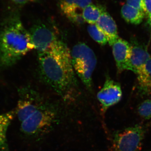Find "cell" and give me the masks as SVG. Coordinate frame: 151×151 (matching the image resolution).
Returning a JSON list of instances; mask_svg holds the SVG:
<instances>
[{
    "instance_id": "d6986e66",
    "label": "cell",
    "mask_w": 151,
    "mask_h": 151,
    "mask_svg": "<svg viewBox=\"0 0 151 151\" xmlns=\"http://www.w3.org/2000/svg\"><path fill=\"white\" fill-rule=\"evenodd\" d=\"M39 0H10L11 3L15 7V9L20 8L27 4L30 3H35L37 2Z\"/></svg>"
},
{
    "instance_id": "e0dca14e",
    "label": "cell",
    "mask_w": 151,
    "mask_h": 151,
    "mask_svg": "<svg viewBox=\"0 0 151 151\" xmlns=\"http://www.w3.org/2000/svg\"><path fill=\"white\" fill-rule=\"evenodd\" d=\"M138 113L144 119H151V99L147 100L141 103L138 108Z\"/></svg>"
},
{
    "instance_id": "5bb4252c",
    "label": "cell",
    "mask_w": 151,
    "mask_h": 151,
    "mask_svg": "<svg viewBox=\"0 0 151 151\" xmlns=\"http://www.w3.org/2000/svg\"><path fill=\"white\" fill-rule=\"evenodd\" d=\"M122 17L127 22L138 25L142 22L145 14L127 4L122 6L121 9Z\"/></svg>"
},
{
    "instance_id": "277c9868",
    "label": "cell",
    "mask_w": 151,
    "mask_h": 151,
    "mask_svg": "<svg viewBox=\"0 0 151 151\" xmlns=\"http://www.w3.org/2000/svg\"><path fill=\"white\" fill-rule=\"evenodd\" d=\"M70 55L73 69L84 85L90 89L92 73L97 64L94 52L86 44L80 42L73 47Z\"/></svg>"
},
{
    "instance_id": "8992f818",
    "label": "cell",
    "mask_w": 151,
    "mask_h": 151,
    "mask_svg": "<svg viewBox=\"0 0 151 151\" xmlns=\"http://www.w3.org/2000/svg\"><path fill=\"white\" fill-rule=\"evenodd\" d=\"M28 31L38 53L52 51L63 43L52 31L41 23L35 24Z\"/></svg>"
},
{
    "instance_id": "ac0fdd59",
    "label": "cell",
    "mask_w": 151,
    "mask_h": 151,
    "mask_svg": "<svg viewBox=\"0 0 151 151\" xmlns=\"http://www.w3.org/2000/svg\"><path fill=\"white\" fill-rule=\"evenodd\" d=\"M127 4L146 14V9L145 0H127Z\"/></svg>"
},
{
    "instance_id": "7a4b0ae2",
    "label": "cell",
    "mask_w": 151,
    "mask_h": 151,
    "mask_svg": "<svg viewBox=\"0 0 151 151\" xmlns=\"http://www.w3.org/2000/svg\"><path fill=\"white\" fill-rule=\"evenodd\" d=\"M40 76L44 81L64 98L71 96L76 80L71 55L63 43L50 52L38 53Z\"/></svg>"
},
{
    "instance_id": "9a60e30c",
    "label": "cell",
    "mask_w": 151,
    "mask_h": 151,
    "mask_svg": "<svg viewBox=\"0 0 151 151\" xmlns=\"http://www.w3.org/2000/svg\"><path fill=\"white\" fill-rule=\"evenodd\" d=\"M105 10L103 7L90 4L83 9L82 12L83 19L84 22L89 24H96L100 16Z\"/></svg>"
},
{
    "instance_id": "30bf717a",
    "label": "cell",
    "mask_w": 151,
    "mask_h": 151,
    "mask_svg": "<svg viewBox=\"0 0 151 151\" xmlns=\"http://www.w3.org/2000/svg\"><path fill=\"white\" fill-rule=\"evenodd\" d=\"M130 44L131 47V64L133 72L137 74L150 59L151 55L145 45L140 43L135 39H132Z\"/></svg>"
},
{
    "instance_id": "2e32d148",
    "label": "cell",
    "mask_w": 151,
    "mask_h": 151,
    "mask_svg": "<svg viewBox=\"0 0 151 151\" xmlns=\"http://www.w3.org/2000/svg\"><path fill=\"white\" fill-rule=\"evenodd\" d=\"M87 30L91 37L97 43L104 45L108 42L106 36L96 24L89 25L87 28Z\"/></svg>"
},
{
    "instance_id": "ba28073f",
    "label": "cell",
    "mask_w": 151,
    "mask_h": 151,
    "mask_svg": "<svg viewBox=\"0 0 151 151\" xmlns=\"http://www.w3.org/2000/svg\"><path fill=\"white\" fill-rule=\"evenodd\" d=\"M112 46L118 71L119 72L125 70L133 71L131 62V47L130 43L119 37Z\"/></svg>"
},
{
    "instance_id": "8fae6325",
    "label": "cell",
    "mask_w": 151,
    "mask_h": 151,
    "mask_svg": "<svg viewBox=\"0 0 151 151\" xmlns=\"http://www.w3.org/2000/svg\"><path fill=\"white\" fill-rule=\"evenodd\" d=\"M96 24L106 36L108 43L112 46L119 38L117 25L113 18L105 10Z\"/></svg>"
},
{
    "instance_id": "9c48e42d",
    "label": "cell",
    "mask_w": 151,
    "mask_h": 151,
    "mask_svg": "<svg viewBox=\"0 0 151 151\" xmlns=\"http://www.w3.org/2000/svg\"><path fill=\"white\" fill-rule=\"evenodd\" d=\"M92 4V0H60L59 6L63 13L71 21L81 24L84 22L82 12Z\"/></svg>"
},
{
    "instance_id": "ffe728a7",
    "label": "cell",
    "mask_w": 151,
    "mask_h": 151,
    "mask_svg": "<svg viewBox=\"0 0 151 151\" xmlns=\"http://www.w3.org/2000/svg\"><path fill=\"white\" fill-rule=\"evenodd\" d=\"M146 9V14L147 19L151 17V0H145Z\"/></svg>"
},
{
    "instance_id": "44dd1931",
    "label": "cell",
    "mask_w": 151,
    "mask_h": 151,
    "mask_svg": "<svg viewBox=\"0 0 151 151\" xmlns=\"http://www.w3.org/2000/svg\"><path fill=\"white\" fill-rule=\"evenodd\" d=\"M147 22L148 23L149 25H150V27L151 30V17L147 19Z\"/></svg>"
},
{
    "instance_id": "5b68a950",
    "label": "cell",
    "mask_w": 151,
    "mask_h": 151,
    "mask_svg": "<svg viewBox=\"0 0 151 151\" xmlns=\"http://www.w3.org/2000/svg\"><path fill=\"white\" fill-rule=\"evenodd\" d=\"M145 134V128L139 124L115 132L112 140L113 151H139Z\"/></svg>"
},
{
    "instance_id": "7c38bea8",
    "label": "cell",
    "mask_w": 151,
    "mask_h": 151,
    "mask_svg": "<svg viewBox=\"0 0 151 151\" xmlns=\"http://www.w3.org/2000/svg\"><path fill=\"white\" fill-rule=\"evenodd\" d=\"M138 89L141 95L151 94V56L137 73Z\"/></svg>"
},
{
    "instance_id": "6da1fadb",
    "label": "cell",
    "mask_w": 151,
    "mask_h": 151,
    "mask_svg": "<svg viewBox=\"0 0 151 151\" xmlns=\"http://www.w3.org/2000/svg\"><path fill=\"white\" fill-rule=\"evenodd\" d=\"M18 92L19 100L15 109L21 134L27 141H39L59 124L58 112L30 87H21Z\"/></svg>"
},
{
    "instance_id": "3957f363",
    "label": "cell",
    "mask_w": 151,
    "mask_h": 151,
    "mask_svg": "<svg viewBox=\"0 0 151 151\" xmlns=\"http://www.w3.org/2000/svg\"><path fill=\"white\" fill-rule=\"evenodd\" d=\"M35 49L18 9L10 10L0 24V67L6 68L16 64Z\"/></svg>"
},
{
    "instance_id": "52a82bcc",
    "label": "cell",
    "mask_w": 151,
    "mask_h": 151,
    "mask_svg": "<svg viewBox=\"0 0 151 151\" xmlns=\"http://www.w3.org/2000/svg\"><path fill=\"white\" fill-rule=\"evenodd\" d=\"M122 96L120 84L107 78L103 88L97 93V97L104 113L110 107L119 103Z\"/></svg>"
},
{
    "instance_id": "4fadbf2b",
    "label": "cell",
    "mask_w": 151,
    "mask_h": 151,
    "mask_svg": "<svg viewBox=\"0 0 151 151\" xmlns=\"http://www.w3.org/2000/svg\"><path fill=\"white\" fill-rule=\"evenodd\" d=\"M15 116V109L0 113V151H11L8 142L7 133Z\"/></svg>"
}]
</instances>
